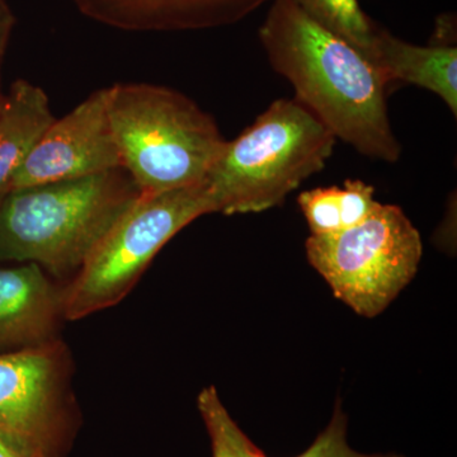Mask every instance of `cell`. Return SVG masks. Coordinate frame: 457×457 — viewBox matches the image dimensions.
Returning <instances> with one entry per match:
<instances>
[{"mask_svg": "<svg viewBox=\"0 0 457 457\" xmlns=\"http://www.w3.org/2000/svg\"><path fill=\"white\" fill-rule=\"evenodd\" d=\"M258 38L273 71L337 140L376 161H399L402 145L387 113L389 83L361 51L290 0H272Z\"/></svg>", "mask_w": 457, "mask_h": 457, "instance_id": "cell-1", "label": "cell"}, {"mask_svg": "<svg viewBox=\"0 0 457 457\" xmlns=\"http://www.w3.org/2000/svg\"><path fill=\"white\" fill-rule=\"evenodd\" d=\"M139 195L123 168L12 189L0 203V262L36 263L56 276L78 272Z\"/></svg>", "mask_w": 457, "mask_h": 457, "instance_id": "cell-2", "label": "cell"}, {"mask_svg": "<svg viewBox=\"0 0 457 457\" xmlns=\"http://www.w3.org/2000/svg\"><path fill=\"white\" fill-rule=\"evenodd\" d=\"M104 89L122 168L140 194L206 179L228 140L196 102L158 84L116 83Z\"/></svg>", "mask_w": 457, "mask_h": 457, "instance_id": "cell-3", "label": "cell"}, {"mask_svg": "<svg viewBox=\"0 0 457 457\" xmlns=\"http://www.w3.org/2000/svg\"><path fill=\"white\" fill-rule=\"evenodd\" d=\"M336 143L302 102L276 99L237 139L227 141L204 180L216 212L257 213L278 206L326 168Z\"/></svg>", "mask_w": 457, "mask_h": 457, "instance_id": "cell-4", "label": "cell"}, {"mask_svg": "<svg viewBox=\"0 0 457 457\" xmlns=\"http://www.w3.org/2000/svg\"><path fill=\"white\" fill-rule=\"evenodd\" d=\"M213 212L215 204L204 182L140 194L78 270L62 295V314L77 320L119 303L171 237L200 216Z\"/></svg>", "mask_w": 457, "mask_h": 457, "instance_id": "cell-5", "label": "cell"}, {"mask_svg": "<svg viewBox=\"0 0 457 457\" xmlns=\"http://www.w3.org/2000/svg\"><path fill=\"white\" fill-rule=\"evenodd\" d=\"M305 248L337 299L365 318L378 317L411 284L423 255L420 231L389 204L357 227L309 237Z\"/></svg>", "mask_w": 457, "mask_h": 457, "instance_id": "cell-6", "label": "cell"}, {"mask_svg": "<svg viewBox=\"0 0 457 457\" xmlns=\"http://www.w3.org/2000/svg\"><path fill=\"white\" fill-rule=\"evenodd\" d=\"M59 381V352L50 343L0 353V435L57 457L64 432Z\"/></svg>", "mask_w": 457, "mask_h": 457, "instance_id": "cell-7", "label": "cell"}, {"mask_svg": "<svg viewBox=\"0 0 457 457\" xmlns=\"http://www.w3.org/2000/svg\"><path fill=\"white\" fill-rule=\"evenodd\" d=\"M122 168L108 119L106 89L55 119L14 174L12 189L96 176Z\"/></svg>", "mask_w": 457, "mask_h": 457, "instance_id": "cell-8", "label": "cell"}, {"mask_svg": "<svg viewBox=\"0 0 457 457\" xmlns=\"http://www.w3.org/2000/svg\"><path fill=\"white\" fill-rule=\"evenodd\" d=\"M82 16L123 32H187L236 25L270 0H69Z\"/></svg>", "mask_w": 457, "mask_h": 457, "instance_id": "cell-9", "label": "cell"}, {"mask_svg": "<svg viewBox=\"0 0 457 457\" xmlns=\"http://www.w3.org/2000/svg\"><path fill=\"white\" fill-rule=\"evenodd\" d=\"M60 312L62 295L38 264L0 269V353L49 343Z\"/></svg>", "mask_w": 457, "mask_h": 457, "instance_id": "cell-10", "label": "cell"}, {"mask_svg": "<svg viewBox=\"0 0 457 457\" xmlns=\"http://www.w3.org/2000/svg\"><path fill=\"white\" fill-rule=\"evenodd\" d=\"M368 59L387 83L413 84L435 93L457 114V49L451 45L418 46L387 29H376Z\"/></svg>", "mask_w": 457, "mask_h": 457, "instance_id": "cell-11", "label": "cell"}, {"mask_svg": "<svg viewBox=\"0 0 457 457\" xmlns=\"http://www.w3.org/2000/svg\"><path fill=\"white\" fill-rule=\"evenodd\" d=\"M41 87L17 79L0 106V203L12 191L14 174L55 121Z\"/></svg>", "mask_w": 457, "mask_h": 457, "instance_id": "cell-12", "label": "cell"}, {"mask_svg": "<svg viewBox=\"0 0 457 457\" xmlns=\"http://www.w3.org/2000/svg\"><path fill=\"white\" fill-rule=\"evenodd\" d=\"M311 236H328L357 227L378 209L375 188L361 179L345 180L343 187H319L297 197Z\"/></svg>", "mask_w": 457, "mask_h": 457, "instance_id": "cell-13", "label": "cell"}, {"mask_svg": "<svg viewBox=\"0 0 457 457\" xmlns=\"http://www.w3.org/2000/svg\"><path fill=\"white\" fill-rule=\"evenodd\" d=\"M319 26L368 56L378 23L362 11L359 0H290Z\"/></svg>", "mask_w": 457, "mask_h": 457, "instance_id": "cell-14", "label": "cell"}, {"mask_svg": "<svg viewBox=\"0 0 457 457\" xmlns=\"http://www.w3.org/2000/svg\"><path fill=\"white\" fill-rule=\"evenodd\" d=\"M197 407L209 433L212 457H267L228 414L215 387L200 393Z\"/></svg>", "mask_w": 457, "mask_h": 457, "instance_id": "cell-15", "label": "cell"}, {"mask_svg": "<svg viewBox=\"0 0 457 457\" xmlns=\"http://www.w3.org/2000/svg\"><path fill=\"white\" fill-rule=\"evenodd\" d=\"M296 457H400L394 453H361L347 442V416L337 404L332 420L302 455Z\"/></svg>", "mask_w": 457, "mask_h": 457, "instance_id": "cell-16", "label": "cell"}, {"mask_svg": "<svg viewBox=\"0 0 457 457\" xmlns=\"http://www.w3.org/2000/svg\"><path fill=\"white\" fill-rule=\"evenodd\" d=\"M17 25V17L7 0H0V69Z\"/></svg>", "mask_w": 457, "mask_h": 457, "instance_id": "cell-17", "label": "cell"}, {"mask_svg": "<svg viewBox=\"0 0 457 457\" xmlns=\"http://www.w3.org/2000/svg\"><path fill=\"white\" fill-rule=\"evenodd\" d=\"M0 457H40L0 435Z\"/></svg>", "mask_w": 457, "mask_h": 457, "instance_id": "cell-18", "label": "cell"}, {"mask_svg": "<svg viewBox=\"0 0 457 457\" xmlns=\"http://www.w3.org/2000/svg\"><path fill=\"white\" fill-rule=\"evenodd\" d=\"M3 98H4V95H3V93H2V92H0V102H2V101H3Z\"/></svg>", "mask_w": 457, "mask_h": 457, "instance_id": "cell-19", "label": "cell"}, {"mask_svg": "<svg viewBox=\"0 0 457 457\" xmlns=\"http://www.w3.org/2000/svg\"><path fill=\"white\" fill-rule=\"evenodd\" d=\"M2 104H3V101H2V102H0V106H2Z\"/></svg>", "mask_w": 457, "mask_h": 457, "instance_id": "cell-20", "label": "cell"}]
</instances>
